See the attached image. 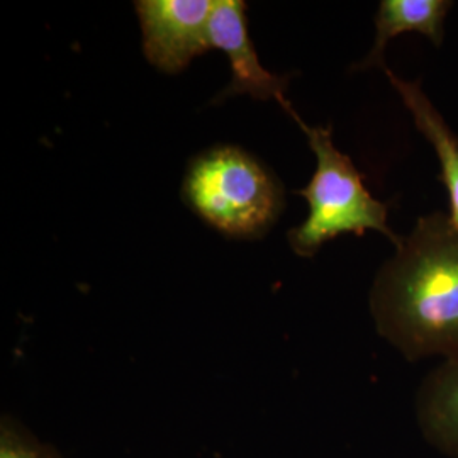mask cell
<instances>
[{"label":"cell","mask_w":458,"mask_h":458,"mask_svg":"<svg viewBox=\"0 0 458 458\" xmlns=\"http://www.w3.org/2000/svg\"><path fill=\"white\" fill-rule=\"evenodd\" d=\"M414 411L428 445L446 457L458 458V359L443 360L426 374Z\"/></svg>","instance_id":"cell-6"},{"label":"cell","mask_w":458,"mask_h":458,"mask_svg":"<svg viewBox=\"0 0 458 458\" xmlns=\"http://www.w3.org/2000/svg\"><path fill=\"white\" fill-rule=\"evenodd\" d=\"M183 199L228 238H260L284 211L276 175L242 148L216 147L196 157L183 181Z\"/></svg>","instance_id":"cell-3"},{"label":"cell","mask_w":458,"mask_h":458,"mask_svg":"<svg viewBox=\"0 0 458 458\" xmlns=\"http://www.w3.org/2000/svg\"><path fill=\"white\" fill-rule=\"evenodd\" d=\"M0 458H62L47 443L36 440L31 433L4 418L0 426Z\"/></svg>","instance_id":"cell-9"},{"label":"cell","mask_w":458,"mask_h":458,"mask_svg":"<svg viewBox=\"0 0 458 458\" xmlns=\"http://www.w3.org/2000/svg\"><path fill=\"white\" fill-rule=\"evenodd\" d=\"M387 81L393 83L403 104L408 107L416 128L433 147L442 168V179L448 191L450 219L458 229V136L448 126L440 111L426 96L420 82L404 81L395 75L389 66L384 68Z\"/></svg>","instance_id":"cell-8"},{"label":"cell","mask_w":458,"mask_h":458,"mask_svg":"<svg viewBox=\"0 0 458 458\" xmlns=\"http://www.w3.org/2000/svg\"><path fill=\"white\" fill-rule=\"evenodd\" d=\"M377 333L410 361L458 359V229L421 216L380 267L370 291Z\"/></svg>","instance_id":"cell-1"},{"label":"cell","mask_w":458,"mask_h":458,"mask_svg":"<svg viewBox=\"0 0 458 458\" xmlns=\"http://www.w3.org/2000/svg\"><path fill=\"white\" fill-rule=\"evenodd\" d=\"M454 7L450 0H382L376 16V41L357 70L386 68L384 51L389 41L404 33H420L440 48L445 21Z\"/></svg>","instance_id":"cell-7"},{"label":"cell","mask_w":458,"mask_h":458,"mask_svg":"<svg viewBox=\"0 0 458 458\" xmlns=\"http://www.w3.org/2000/svg\"><path fill=\"white\" fill-rule=\"evenodd\" d=\"M287 114L306 134L318 162L308 187L297 191L308 200L310 216L287 233L295 255L312 257L344 233L363 234L369 229L384 234L394 248L399 246L403 236L389 226V208L369 192L352 158L335 147L331 130L306 124L294 109Z\"/></svg>","instance_id":"cell-2"},{"label":"cell","mask_w":458,"mask_h":458,"mask_svg":"<svg viewBox=\"0 0 458 458\" xmlns=\"http://www.w3.org/2000/svg\"><path fill=\"white\" fill-rule=\"evenodd\" d=\"M209 45L211 49H221L231 65V82L214 102L246 94L255 100H277L287 113L294 109L285 98L291 77L272 73L260 64L248 34L243 0H216L209 21Z\"/></svg>","instance_id":"cell-5"},{"label":"cell","mask_w":458,"mask_h":458,"mask_svg":"<svg viewBox=\"0 0 458 458\" xmlns=\"http://www.w3.org/2000/svg\"><path fill=\"white\" fill-rule=\"evenodd\" d=\"M216 0H138L134 9L143 33L148 62L177 75L211 49L209 21Z\"/></svg>","instance_id":"cell-4"}]
</instances>
